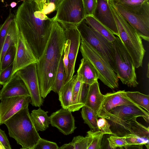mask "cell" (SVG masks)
<instances>
[{
	"instance_id": "obj_1",
	"label": "cell",
	"mask_w": 149,
	"mask_h": 149,
	"mask_svg": "<svg viewBox=\"0 0 149 149\" xmlns=\"http://www.w3.org/2000/svg\"><path fill=\"white\" fill-rule=\"evenodd\" d=\"M15 19L19 32L38 60L49 38L54 17L43 13L34 0H23L15 12Z\"/></svg>"
},
{
	"instance_id": "obj_2",
	"label": "cell",
	"mask_w": 149,
	"mask_h": 149,
	"mask_svg": "<svg viewBox=\"0 0 149 149\" xmlns=\"http://www.w3.org/2000/svg\"><path fill=\"white\" fill-rule=\"evenodd\" d=\"M66 40L64 28L54 20L46 46L36 63L40 93L43 99L52 91Z\"/></svg>"
},
{
	"instance_id": "obj_3",
	"label": "cell",
	"mask_w": 149,
	"mask_h": 149,
	"mask_svg": "<svg viewBox=\"0 0 149 149\" xmlns=\"http://www.w3.org/2000/svg\"><path fill=\"white\" fill-rule=\"evenodd\" d=\"M9 136L24 149H34L41 138L31 119L28 107L24 108L6 121Z\"/></svg>"
},
{
	"instance_id": "obj_4",
	"label": "cell",
	"mask_w": 149,
	"mask_h": 149,
	"mask_svg": "<svg viewBox=\"0 0 149 149\" xmlns=\"http://www.w3.org/2000/svg\"><path fill=\"white\" fill-rule=\"evenodd\" d=\"M109 4L117 27L118 37L131 56L135 68L142 67L146 52L142 39L118 12L111 0Z\"/></svg>"
},
{
	"instance_id": "obj_5",
	"label": "cell",
	"mask_w": 149,
	"mask_h": 149,
	"mask_svg": "<svg viewBox=\"0 0 149 149\" xmlns=\"http://www.w3.org/2000/svg\"><path fill=\"white\" fill-rule=\"evenodd\" d=\"M80 51L83 58L93 65L103 83L112 89L118 87V78L111 66L102 56L85 41L81 40Z\"/></svg>"
},
{
	"instance_id": "obj_6",
	"label": "cell",
	"mask_w": 149,
	"mask_h": 149,
	"mask_svg": "<svg viewBox=\"0 0 149 149\" xmlns=\"http://www.w3.org/2000/svg\"><path fill=\"white\" fill-rule=\"evenodd\" d=\"M115 52L116 74L123 84L135 87L139 84L132 59L120 38L112 42Z\"/></svg>"
},
{
	"instance_id": "obj_7",
	"label": "cell",
	"mask_w": 149,
	"mask_h": 149,
	"mask_svg": "<svg viewBox=\"0 0 149 149\" xmlns=\"http://www.w3.org/2000/svg\"><path fill=\"white\" fill-rule=\"evenodd\" d=\"M76 26L81 40L85 41L96 50L116 73L115 52L112 42L89 26L84 19Z\"/></svg>"
},
{
	"instance_id": "obj_8",
	"label": "cell",
	"mask_w": 149,
	"mask_h": 149,
	"mask_svg": "<svg viewBox=\"0 0 149 149\" xmlns=\"http://www.w3.org/2000/svg\"><path fill=\"white\" fill-rule=\"evenodd\" d=\"M54 17L62 25L76 26L84 19L82 0H62Z\"/></svg>"
},
{
	"instance_id": "obj_9",
	"label": "cell",
	"mask_w": 149,
	"mask_h": 149,
	"mask_svg": "<svg viewBox=\"0 0 149 149\" xmlns=\"http://www.w3.org/2000/svg\"><path fill=\"white\" fill-rule=\"evenodd\" d=\"M98 118L103 117L109 121L110 128L115 135L123 136L132 134L149 137V128L138 122L136 119L123 120L105 112L97 113Z\"/></svg>"
},
{
	"instance_id": "obj_10",
	"label": "cell",
	"mask_w": 149,
	"mask_h": 149,
	"mask_svg": "<svg viewBox=\"0 0 149 149\" xmlns=\"http://www.w3.org/2000/svg\"><path fill=\"white\" fill-rule=\"evenodd\" d=\"M23 80L29 92L32 106L40 107L43 103L41 97L36 63L30 65L15 73Z\"/></svg>"
},
{
	"instance_id": "obj_11",
	"label": "cell",
	"mask_w": 149,
	"mask_h": 149,
	"mask_svg": "<svg viewBox=\"0 0 149 149\" xmlns=\"http://www.w3.org/2000/svg\"><path fill=\"white\" fill-rule=\"evenodd\" d=\"M114 5L118 12L135 29L141 38L149 41V11L133 12L120 6Z\"/></svg>"
},
{
	"instance_id": "obj_12",
	"label": "cell",
	"mask_w": 149,
	"mask_h": 149,
	"mask_svg": "<svg viewBox=\"0 0 149 149\" xmlns=\"http://www.w3.org/2000/svg\"><path fill=\"white\" fill-rule=\"evenodd\" d=\"M38 61V60L23 34L19 32L16 45V51L11 78L18 70L31 64L36 63Z\"/></svg>"
},
{
	"instance_id": "obj_13",
	"label": "cell",
	"mask_w": 149,
	"mask_h": 149,
	"mask_svg": "<svg viewBox=\"0 0 149 149\" xmlns=\"http://www.w3.org/2000/svg\"><path fill=\"white\" fill-rule=\"evenodd\" d=\"M0 102V125L22 109L28 107L29 96H20L2 98Z\"/></svg>"
},
{
	"instance_id": "obj_14",
	"label": "cell",
	"mask_w": 149,
	"mask_h": 149,
	"mask_svg": "<svg viewBox=\"0 0 149 149\" xmlns=\"http://www.w3.org/2000/svg\"><path fill=\"white\" fill-rule=\"evenodd\" d=\"M61 25L65 29L66 39L70 41L68 55V73L65 84L71 80L73 76L76 59L80 45L81 38L76 26Z\"/></svg>"
},
{
	"instance_id": "obj_15",
	"label": "cell",
	"mask_w": 149,
	"mask_h": 149,
	"mask_svg": "<svg viewBox=\"0 0 149 149\" xmlns=\"http://www.w3.org/2000/svg\"><path fill=\"white\" fill-rule=\"evenodd\" d=\"M49 118L51 125L65 135L72 134L77 128L74 117L68 110L62 108L52 113Z\"/></svg>"
},
{
	"instance_id": "obj_16",
	"label": "cell",
	"mask_w": 149,
	"mask_h": 149,
	"mask_svg": "<svg viewBox=\"0 0 149 149\" xmlns=\"http://www.w3.org/2000/svg\"><path fill=\"white\" fill-rule=\"evenodd\" d=\"M105 112L118 119L125 120L136 119L142 117L148 123L149 121V113L136 104H125L116 107Z\"/></svg>"
},
{
	"instance_id": "obj_17",
	"label": "cell",
	"mask_w": 149,
	"mask_h": 149,
	"mask_svg": "<svg viewBox=\"0 0 149 149\" xmlns=\"http://www.w3.org/2000/svg\"><path fill=\"white\" fill-rule=\"evenodd\" d=\"M109 0H97V4L94 15L114 35L118 37L116 25L109 4Z\"/></svg>"
},
{
	"instance_id": "obj_18",
	"label": "cell",
	"mask_w": 149,
	"mask_h": 149,
	"mask_svg": "<svg viewBox=\"0 0 149 149\" xmlns=\"http://www.w3.org/2000/svg\"><path fill=\"white\" fill-rule=\"evenodd\" d=\"M20 96L30 95L24 81L15 73L0 91V99Z\"/></svg>"
},
{
	"instance_id": "obj_19",
	"label": "cell",
	"mask_w": 149,
	"mask_h": 149,
	"mask_svg": "<svg viewBox=\"0 0 149 149\" xmlns=\"http://www.w3.org/2000/svg\"><path fill=\"white\" fill-rule=\"evenodd\" d=\"M125 104H136L128 97L125 90L107 93L104 95V99L97 112L108 111L116 107Z\"/></svg>"
},
{
	"instance_id": "obj_20",
	"label": "cell",
	"mask_w": 149,
	"mask_h": 149,
	"mask_svg": "<svg viewBox=\"0 0 149 149\" xmlns=\"http://www.w3.org/2000/svg\"><path fill=\"white\" fill-rule=\"evenodd\" d=\"M84 93L85 95L83 102L85 106L90 108L97 116V112L104 97V95L100 91L98 81L89 85Z\"/></svg>"
},
{
	"instance_id": "obj_21",
	"label": "cell",
	"mask_w": 149,
	"mask_h": 149,
	"mask_svg": "<svg viewBox=\"0 0 149 149\" xmlns=\"http://www.w3.org/2000/svg\"><path fill=\"white\" fill-rule=\"evenodd\" d=\"M72 79V89L71 112L78 111L85 106L82 100L83 83L81 78L77 73L73 76Z\"/></svg>"
},
{
	"instance_id": "obj_22",
	"label": "cell",
	"mask_w": 149,
	"mask_h": 149,
	"mask_svg": "<svg viewBox=\"0 0 149 149\" xmlns=\"http://www.w3.org/2000/svg\"><path fill=\"white\" fill-rule=\"evenodd\" d=\"M81 76L83 83L91 85L97 81L98 75L92 64L88 60L82 58L77 73Z\"/></svg>"
},
{
	"instance_id": "obj_23",
	"label": "cell",
	"mask_w": 149,
	"mask_h": 149,
	"mask_svg": "<svg viewBox=\"0 0 149 149\" xmlns=\"http://www.w3.org/2000/svg\"><path fill=\"white\" fill-rule=\"evenodd\" d=\"M19 33L15 18L9 26L0 54V65L5 54L9 47L13 45H16Z\"/></svg>"
},
{
	"instance_id": "obj_24",
	"label": "cell",
	"mask_w": 149,
	"mask_h": 149,
	"mask_svg": "<svg viewBox=\"0 0 149 149\" xmlns=\"http://www.w3.org/2000/svg\"><path fill=\"white\" fill-rule=\"evenodd\" d=\"M47 113V111H45L40 107L32 111L30 115L37 132L45 131L48 128L50 122Z\"/></svg>"
},
{
	"instance_id": "obj_25",
	"label": "cell",
	"mask_w": 149,
	"mask_h": 149,
	"mask_svg": "<svg viewBox=\"0 0 149 149\" xmlns=\"http://www.w3.org/2000/svg\"><path fill=\"white\" fill-rule=\"evenodd\" d=\"M84 20L89 26L103 36L109 42H112L115 39L116 37L114 34L94 16H86Z\"/></svg>"
},
{
	"instance_id": "obj_26",
	"label": "cell",
	"mask_w": 149,
	"mask_h": 149,
	"mask_svg": "<svg viewBox=\"0 0 149 149\" xmlns=\"http://www.w3.org/2000/svg\"><path fill=\"white\" fill-rule=\"evenodd\" d=\"M115 5L130 11H140L149 7V0H111Z\"/></svg>"
},
{
	"instance_id": "obj_27",
	"label": "cell",
	"mask_w": 149,
	"mask_h": 149,
	"mask_svg": "<svg viewBox=\"0 0 149 149\" xmlns=\"http://www.w3.org/2000/svg\"><path fill=\"white\" fill-rule=\"evenodd\" d=\"M72 79L64 85L58 93L59 100L62 108L71 111L72 106Z\"/></svg>"
},
{
	"instance_id": "obj_28",
	"label": "cell",
	"mask_w": 149,
	"mask_h": 149,
	"mask_svg": "<svg viewBox=\"0 0 149 149\" xmlns=\"http://www.w3.org/2000/svg\"><path fill=\"white\" fill-rule=\"evenodd\" d=\"M84 123L87 124L94 131L100 130L97 125V117L93 111L87 106L82 108L81 112Z\"/></svg>"
},
{
	"instance_id": "obj_29",
	"label": "cell",
	"mask_w": 149,
	"mask_h": 149,
	"mask_svg": "<svg viewBox=\"0 0 149 149\" xmlns=\"http://www.w3.org/2000/svg\"><path fill=\"white\" fill-rule=\"evenodd\" d=\"M128 97L135 104L142 107L149 113V95L138 91H126Z\"/></svg>"
},
{
	"instance_id": "obj_30",
	"label": "cell",
	"mask_w": 149,
	"mask_h": 149,
	"mask_svg": "<svg viewBox=\"0 0 149 149\" xmlns=\"http://www.w3.org/2000/svg\"><path fill=\"white\" fill-rule=\"evenodd\" d=\"M125 136L127 144V149L130 146L142 148L143 145H145L148 149H149V137L135 134H128Z\"/></svg>"
},
{
	"instance_id": "obj_31",
	"label": "cell",
	"mask_w": 149,
	"mask_h": 149,
	"mask_svg": "<svg viewBox=\"0 0 149 149\" xmlns=\"http://www.w3.org/2000/svg\"><path fill=\"white\" fill-rule=\"evenodd\" d=\"M63 59V56L60 60L58 65L52 91L58 94L64 85L66 78L65 69Z\"/></svg>"
},
{
	"instance_id": "obj_32",
	"label": "cell",
	"mask_w": 149,
	"mask_h": 149,
	"mask_svg": "<svg viewBox=\"0 0 149 149\" xmlns=\"http://www.w3.org/2000/svg\"><path fill=\"white\" fill-rule=\"evenodd\" d=\"M87 133L89 134L91 137L87 149H101V141L104 134L100 130L94 131L91 130L87 132Z\"/></svg>"
},
{
	"instance_id": "obj_33",
	"label": "cell",
	"mask_w": 149,
	"mask_h": 149,
	"mask_svg": "<svg viewBox=\"0 0 149 149\" xmlns=\"http://www.w3.org/2000/svg\"><path fill=\"white\" fill-rule=\"evenodd\" d=\"M15 18V15L10 13L4 23L0 26V54L9 26Z\"/></svg>"
},
{
	"instance_id": "obj_34",
	"label": "cell",
	"mask_w": 149,
	"mask_h": 149,
	"mask_svg": "<svg viewBox=\"0 0 149 149\" xmlns=\"http://www.w3.org/2000/svg\"><path fill=\"white\" fill-rule=\"evenodd\" d=\"M16 51V45L10 46L5 54L0 65V70H2L14 61Z\"/></svg>"
},
{
	"instance_id": "obj_35",
	"label": "cell",
	"mask_w": 149,
	"mask_h": 149,
	"mask_svg": "<svg viewBox=\"0 0 149 149\" xmlns=\"http://www.w3.org/2000/svg\"><path fill=\"white\" fill-rule=\"evenodd\" d=\"M91 139L90 135L87 133L85 137L79 135L74 137L71 142L74 145V149H87Z\"/></svg>"
},
{
	"instance_id": "obj_36",
	"label": "cell",
	"mask_w": 149,
	"mask_h": 149,
	"mask_svg": "<svg viewBox=\"0 0 149 149\" xmlns=\"http://www.w3.org/2000/svg\"><path fill=\"white\" fill-rule=\"evenodd\" d=\"M107 139L109 146L111 148L115 149L117 148H122L124 147L127 149V144L125 136L111 135Z\"/></svg>"
},
{
	"instance_id": "obj_37",
	"label": "cell",
	"mask_w": 149,
	"mask_h": 149,
	"mask_svg": "<svg viewBox=\"0 0 149 149\" xmlns=\"http://www.w3.org/2000/svg\"><path fill=\"white\" fill-rule=\"evenodd\" d=\"M82 2L85 17L94 16L97 6V0H82Z\"/></svg>"
},
{
	"instance_id": "obj_38",
	"label": "cell",
	"mask_w": 149,
	"mask_h": 149,
	"mask_svg": "<svg viewBox=\"0 0 149 149\" xmlns=\"http://www.w3.org/2000/svg\"><path fill=\"white\" fill-rule=\"evenodd\" d=\"M14 61L4 69L0 70V84L3 86L11 79L13 72Z\"/></svg>"
},
{
	"instance_id": "obj_39",
	"label": "cell",
	"mask_w": 149,
	"mask_h": 149,
	"mask_svg": "<svg viewBox=\"0 0 149 149\" xmlns=\"http://www.w3.org/2000/svg\"><path fill=\"white\" fill-rule=\"evenodd\" d=\"M62 0H44L42 12L46 15L56 10Z\"/></svg>"
},
{
	"instance_id": "obj_40",
	"label": "cell",
	"mask_w": 149,
	"mask_h": 149,
	"mask_svg": "<svg viewBox=\"0 0 149 149\" xmlns=\"http://www.w3.org/2000/svg\"><path fill=\"white\" fill-rule=\"evenodd\" d=\"M97 127L101 132L105 134L115 135L110 128V125L107 119L103 117H100L97 123Z\"/></svg>"
},
{
	"instance_id": "obj_41",
	"label": "cell",
	"mask_w": 149,
	"mask_h": 149,
	"mask_svg": "<svg viewBox=\"0 0 149 149\" xmlns=\"http://www.w3.org/2000/svg\"><path fill=\"white\" fill-rule=\"evenodd\" d=\"M59 148L56 143L40 138L34 149H59Z\"/></svg>"
},
{
	"instance_id": "obj_42",
	"label": "cell",
	"mask_w": 149,
	"mask_h": 149,
	"mask_svg": "<svg viewBox=\"0 0 149 149\" xmlns=\"http://www.w3.org/2000/svg\"><path fill=\"white\" fill-rule=\"evenodd\" d=\"M70 43V40L69 39H67L65 44L63 51V59L65 69L66 75L65 79L67 76L68 73V55Z\"/></svg>"
},
{
	"instance_id": "obj_43",
	"label": "cell",
	"mask_w": 149,
	"mask_h": 149,
	"mask_svg": "<svg viewBox=\"0 0 149 149\" xmlns=\"http://www.w3.org/2000/svg\"><path fill=\"white\" fill-rule=\"evenodd\" d=\"M0 143L4 149H11L9 141L5 132L0 128Z\"/></svg>"
},
{
	"instance_id": "obj_44",
	"label": "cell",
	"mask_w": 149,
	"mask_h": 149,
	"mask_svg": "<svg viewBox=\"0 0 149 149\" xmlns=\"http://www.w3.org/2000/svg\"><path fill=\"white\" fill-rule=\"evenodd\" d=\"M59 149H74V147L71 142L68 143L64 144L59 147Z\"/></svg>"
},
{
	"instance_id": "obj_45",
	"label": "cell",
	"mask_w": 149,
	"mask_h": 149,
	"mask_svg": "<svg viewBox=\"0 0 149 149\" xmlns=\"http://www.w3.org/2000/svg\"><path fill=\"white\" fill-rule=\"evenodd\" d=\"M40 9L42 11L44 5V0H35Z\"/></svg>"
},
{
	"instance_id": "obj_46",
	"label": "cell",
	"mask_w": 149,
	"mask_h": 149,
	"mask_svg": "<svg viewBox=\"0 0 149 149\" xmlns=\"http://www.w3.org/2000/svg\"><path fill=\"white\" fill-rule=\"evenodd\" d=\"M17 3L15 2H13L10 4V6L12 8L15 7L17 5Z\"/></svg>"
},
{
	"instance_id": "obj_47",
	"label": "cell",
	"mask_w": 149,
	"mask_h": 149,
	"mask_svg": "<svg viewBox=\"0 0 149 149\" xmlns=\"http://www.w3.org/2000/svg\"><path fill=\"white\" fill-rule=\"evenodd\" d=\"M148 70H149V66H148V73L147 74V77L148 78Z\"/></svg>"
},
{
	"instance_id": "obj_48",
	"label": "cell",
	"mask_w": 149,
	"mask_h": 149,
	"mask_svg": "<svg viewBox=\"0 0 149 149\" xmlns=\"http://www.w3.org/2000/svg\"></svg>"
}]
</instances>
